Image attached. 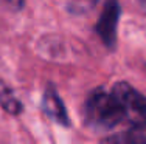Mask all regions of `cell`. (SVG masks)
<instances>
[{"instance_id":"8992f818","label":"cell","mask_w":146,"mask_h":144,"mask_svg":"<svg viewBox=\"0 0 146 144\" xmlns=\"http://www.w3.org/2000/svg\"><path fill=\"white\" fill-rule=\"evenodd\" d=\"M109 143H131V144H138V143H146V135L141 132V127L135 126L134 129L121 133L117 136H109L106 139Z\"/></svg>"},{"instance_id":"5b68a950","label":"cell","mask_w":146,"mask_h":144,"mask_svg":"<svg viewBox=\"0 0 146 144\" xmlns=\"http://www.w3.org/2000/svg\"><path fill=\"white\" fill-rule=\"evenodd\" d=\"M0 105L5 112H8L9 115H20L23 110L22 102L17 99L14 91L8 87L3 81H0Z\"/></svg>"},{"instance_id":"6da1fadb","label":"cell","mask_w":146,"mask_h":144,"mask_svg":"<svg viewBox=\"0 0 146 144\" xmlns=\"http://www.w3.org/2000/svg\"><path fill=\"white\" fill-rule=\"evenodd\" d=\"M84 119L90 129L106 132L117 127L126 118L115 95L104 88H95L84 104Z\"/></svg>"},{"instance_id":"3957f363","label":"cell","mask_w":146,"mask_h":144,"mask_svg":"<svg viewBox=\"0 0 146 144\" xmlns=\"http://www.w3.org/2000/svg\"><path fill=\"white\" fill-rule=\"evenodd\" d=\"M120 14V3L117 0H107L101 16H100L98 23H96V33L101 37L103 42L106 43V47L109 48H112L117 42V26Z\"/></svg>"},{"instance_id":"277c9868","label":"cell","mask_w":146,"mask_h":144,"mask_svg":"<svg viewBox=\"0 0 146 144\" xmlns=\"http://www.w3.org/2000/svg\"><path fill=\"white\" fill-rule=\"evenodd\" d=\"M42 108L54 122H58L61 126H65V127L70 126L67 110L64 107V102H62L61 96L58 95L56 88L53 85H47V88H45V93L42 98Z\"/></svg>"},{"instance_id":"7a4b0ae2","label":"cell","mask_w":146,"mask_h":144,"mask_svg":"<svg viewBox=\"0 0 146 144\" xmlns=\"http://www.w3.org/2000/svg\"><path fill=\"white\" fill-rule=\"evenodd\" d=\"M112 93L118 99L123 108L124 118L129 119L134 126L146 129V98L127 82H117Z\"/></svg>"},{"instance_id":"52a82bcc","label":"cell","mask_w":146,"mask_h":144,"mask_svg":"<svg viewBox=\"0 0 146 144\" xmlns=\"http://www.w3.org/2000/svg\"><path fill=\"white\" fill-rule=\"evenodd\" d=\"M0 5L8 6L13 11H20L25 5V0H0Z\"/></svg>"},{"instance_id":"ba28073f","label":"cell","mask_w":146,"mask_h":144,"mask_svg":"<svg viewBox=\"0 0 146 144\" xmlns=\"http://www.w3.org/2000/svg\"><path fill=\"white\" fill-rule=\"evenodd\" d=\"M140 6L143 8V11L146 12V0H140Z\"/></svg>"}]
</instances>
